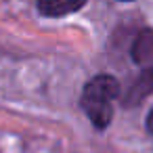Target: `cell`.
<instances>
[{
  "instance_id": "6da1fadb",
  "label": "cell",
  "mask_w": 153,
  "mask_h": 153,
  "mask_svg": "<svg viewBox=\"0 0 153 153\" xmlns=\"http://www.w3.org/2000/svg\"><path fill=\"white\" fill-rule=\"evenodd\" d=\"M117 94H120V82L107 74L92 78L84 86L80 105L99 130L109 126L113 117V99H117Z\"/></svg>"
},
{
  "instance_id": "7a4b0ae2",
  "label": "cell",
  "mask_w": 153,
  "mask_h": 153,
  "mask_svg": "<svg viewBox=\"0 0 153 153\" xmlns=\"http://www.w3.org/2000/svg\"><path fill=\"white\" fill-rule=\"evenodd\" d=\"M153 92V69H143L134 84L124 94V107H134Z\"/></svg>"
},
{
  "instance_id": "3957f363",
  "label": "cell",
  "mask_w": 153,
  "mask_h": 153,
  "mask_svg": "<svg viewBox=\"0 0 153 153\" xmlns=\"http://www.w3.org/2000/svg\"><path fill=\"white\" fill-rule=\"evenodd\" d=\"M132 59L145 69H153V32L143 30L132 44Z\"/></svg>"
},
{
  "instance_id": "277c9868",
  "label": "cell",
  "mask_w": 153,
  "mask_h": 153,
  "mask_svg": "<svg viewBox=\"0 0 153 153\" xmlns=\"http://www.w3.org/2000/svg\"><path fill=\"white\" fill-rule=\"evenodd\" d=\"M86 0H38V11L44 17H65L80 11Z\"/></svg>"
},
{
  "instance_id": "5b68a950",
  "label": "cell",
  "mask_w": 153,
  "mask_h": 153,
  "mask_svg": "<svg viewBox=\"0 0 153 153\" xmlns=\"http://www.w3.org/2000/svg\"><path fill=\"white\" fill-rule=\"evenodd\" d=\"M145 124H147V130L153 134V107L149 109V113H147V122H145Z\"/></svg>"
},
{
  "instance_id": "8992f818",
  "label": "cell",
  "mask_w": 153,
  "mask_h": 153,
  "mask_svg": "<svg viewBox=\"0 0 153 153\" xmlns=\"http://www.w3.org/2000/svg\"><path fill=\"white\" fill-rule=\"evenodd\" d=\"M124 2H128V0H124Z\"/></svg>"
}]
</instances>
